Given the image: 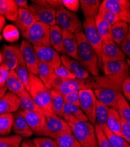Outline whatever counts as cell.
Here are the masks:
<instances>
[{"label":"cell","mask_w":130,"mask_h":147,"mask_svg":"<svg viewBox=\"0 0 130 147\" xmlns=\"http://www.w3.org/2000/svg\"><path fill=\"white\" fill-rule=\"evenodd\" d=\"M129 69L121 72L109 76H99L89 77L86 78L67 80L61 87L59 91L63 95L72 91L101 88L110 89L121 92V84L123 81L129 77Z\"/></svg>","instance_id":"cell-1"},{"label":"cell","mask_w":130,"mask_h":147,"mask_svg":"<svg viewBox=\"0 0 130 147\" xmlns=\"http://www.w3.org/2000/svg\"><path fill=\"white\" fill-rule=\"evenodd\" d=\"M77 41L78 62L93 76H100L98 58L83 32L75 34Z\"/></svg>","instance_id":"cell-2"},{"label":"cell","mask_w":130,"mask_h":147,"mask_svg":"<svg viewBox=\"0 0 130 147\" xmlns=\"http://www.w3.org/2000/svg\"><path fill=\"white\" fill-rule=\"evenodd\" d=\"M27 90L33 101L42 110L45 115L53 114L51 90L46 87L37 76L29 73V80Z\"/></svg>","instance_id":"cell-3"},{"label":"cell","mask_w":130,"mask_h":147,"mask_svg":"<svg viewBox=\"0 0 130 147\" xmlns=\"http://www.w3.org/2000/svg\"><path fill=\"white\" fill-rule=\"evenodd\" d=\"M67 123L81 147H98L95 127L90 121Z\"/></svg>","instance_id":"cell-4"},{"label":"cell","mask_w":130,"mask_h":147,"mask_svg":"<svg viewBox=\"0 0 130 147\" xmlns=\"http://www.w3.org/2000/svg\"><path fill=\"white\" fill-rule=\"evenodd\" d=\"M83 26L85 31L84 34L86 38L97 56L99 69H102V51L103 42L97 30L94 17L85 18V21L83 24Z\"/></svg>","instance_id":"cell-5"},{"label":"cell","mask_w":130,"mask_h":147,"mask_svg":"<svg viewBox=\"0 0 130 147\" xmlns=\"http://www.w3.org/2000/svg\"><path fill=\"white\" fill-rule=\"evenodd\" d=\"M56 25L62 30L73 34L83 32V26L78 16L62 7L56 11Z\"/></svg>","instance_id":"cell-6"},{"label":"cell","mask_w":130,"mask_h":147,"mask_svg":"<svg viewBox=\"0 0 130 147\" xmlns=\"http://www.w3.org/2000/svg\"><path fill=\"white\" fill-rule=\"evenodd\" d=\"M50 26L38 21L30 27L23 37L33 46L50 47Z\"/></svg>","instance_id":"cell-7"},{"label":"cell","mask_w":130,"mask_h":147,"mask_svg":"<svg viewBox=\"0 0 130 147\" xmlns=\"http://www.w3.org/2000/svg\"><path fill=\"white\" fill-rule=\"evenodd\" d=\"M45 117V137L56 140L63 133L72 132L70 127L63 118L59 117L54 114H46Z\"/></svg>","instance_id":"cell-8"},{"label":"cell","mask_w":130,"mask_h":147,"mask_svg":"<svg viewBox=\"0 0 130 147\" xmlns=\"http://www.w3.org/2000/svg\"><path fill=\"white\" fill-rule=\"evenodd\" d=\"M80 108L87 116L89 121L93 125L96 124V109L97 98L91 90H80Z\"/></svg>","instance_id":"cell-9"},{"label":"cell","mask_w":130,"mask_h":147,"mask_svg":"<svg viewBox=\"0 0 130 147\" xmlns=\"http://www.w3.org/2000/svg\"><path fill=\"white\" fill-rule=\"evenodd\" d=\"M20 50L23 55L28 72L38 76L40 61L33 46L27 40H23L20 46Z\"/></svg>","instance_id":"cell-10"},{"label":"cell","mask_w":130,"mask_h":147,"mask_svg":"<svg viewBox=\"0 0 130 147\" xmlns=\"http://www.w3.org/2000/svg\"><path fill=\"white\" fill-rule=\"evenodd\" d=\"M101 5L113 12L121 21H124L130 26V1L104 0Z\"/></svg>","instance_id":"cell-11"},{"label":"cell","mask_w":130,"mask_h":147,"mask_svg":"<svg viewBox=\"0 0 130 147\" xmlns=\"http://www.w3.org/2000/svg\"><path fill=\"white\" fill-rule=\"evenodd\" d=\"M33 47L40 62L48 65L53 69L62 64L60 55L51 46H33Z\"/></svg>","instance_id":"cell-12"},{"label":"cell","mask_w":130,"mask_h":147,"mask_svg":"<svg viewBox=\"0 0 130 147\" xmlns=\"http://www.w3.org/2000/svg\"><path fill=\"white\" fill-rule=\"evenodd\" d=\"M28 9L36 18L37 21L50 26L56 25V11L54 9L39 7L33 3L28 5Z\"/></svg>","instance_id":"cell-13"},{"label":"cell","mask_w":130,"mask_h":147,"mask_svg":"<svg viewBox=\"0 0 130 147\" xmlns=\"http://www.w3.org/2000/svg\"><path fill=\"white\" fill-rule=\"evenodd\" d=\"M23 114L33 134L38 136H45L46 125V117L45 114L25 111H23Z\"/></svg>","instance_id":"cell-14"},{"label":"cell","mask_w":130,"mask_h":147,"mask_svg":"<svg viewBox=\"0 0 130 147\" xmlns=\"http://www.w3.org/2000/svg\"><path fill=\"white\" fill-rule=\"evenodd\" d=\"M125 58V55L113 41L103 42L102 51L103 65L112 61H124Z\"/></svg>","instance_id":"cell-15"},{"label":"cell","mask_w":130,"mask_h":147,"mask_svg":"<svg viewBox=\"0 0 130 147\" xmlns=\"http://www.w3.org/2000/svg\"><path fill=\"white\" fill-rule=\"evenodd\" d=\"M94 93L97 100L115 109H118V103L121 92H118L110 89L101 88L94 91Z\"/></svg>","instance_id":"cell-16"},{"label":"cell","mask_w":130,"mask_h":147,"mask_svg":"<svg viewBox=\"0 0 130 147\" xmlns=\"http://www.w3.org/2000/svg\"><path fill=\"white\" fill-rule=\"evenodd\" d=\"M13 130L15 135L22 138H29L33 134L28 125L22 109H19L14 113Z\"/></svg>","instance_id":"cell-17"},{"label":"cell","mask_w":130,"mask_h":147,"mask_svg":"<svg viewBox=\"0 0 130 147\" xmlns=\"http://www.w3.org/2000/svg\"><path fill=\"white\" fill-rule=\"evenodd\" d=\"M37 21L36 18L28 9H18V16L14 22L21 31L22 36H24L30 27Z\"/></svg>","instance_id":"cell-18"},{"label":"cell","mask_w":130,"mask_h":147,"mask_svg":"<svg viewBox=\"0 0 130 147\" xmlns=\"http://www.w3.org/2000/svg\"><path fill=\"white\" fill-rule=\"evenodd\" d=\"M19 97L10 91L7 92L0 99V114L14 113L19 109Z\"/></svg>","instance_id":"cell-19"},{"label":"cell","mask_w":130,"mask_h":147,"mask_svg":"<svg viewBox=\"0 0 130 147\" xmlns=\"http://www.w3.org/2000/svg\"><path fill=\"white\" fill-rule=\"evenodd\" d=\"M63 118L66 122L89 121L80 107L67 102H65L64 104Z\"/></svg>","instance_id":"cell-20"},{"label":"cell","mask_w":130,"mask_h":147,"mask_svg":"<svg viewBox=\"0 0 130 147\" xmlns=\"http://www.w3.org/2000/svg\"><path fill=\"white\" fill-rule=\"evenodd\" d=\"M61 58L62 64L72 72L76 78L82 79L90 77V74L77 61L69 57L67 55H62Z\"/></svg>","instance_id":"cell-21"},{"label":"cell","mask_w":130,"mask_h":147,"mask_svg":"<svg viewBox=\"0 0 130 147\" xmlns=\"http://www.w3.org/2000/svg\"><path fill=\"white\" fill-rule=\"evenodd\" d=\"M3 61L1 65H4L9 71L15 70L17 65L16 45H4L1 51Z\"/></svg>","instance_id":"cell-22"},{"label":"cell","mask_w":130,"mask_h":147,"mask_svg":"<svg viewBox=\"0 0 130 147\" xmlns=\"http://www.w3.org/2000/svg\"><path fill=\"white\" fill-rule=\"evenodd\" d=\"M63 41L66 55L78 61L77 41L75 34L62 30Z\"/></svg>","instance_id":"cell-23"},{"label":"cell","mask_w":130,"mask_h":147,"mask_svg":"<svg viewBox=\"0 0 130 147\" xmlns=\"http://www.w3.org/2000/svg\"><path fill=\"white\" fill-rule=\"evenodd\" d=\"M0 14L15 22L18 16V8L14 0H0Z\"/></svg>","instance_id":"cell-24"},{"label":"cell","mask_w":130,"mask_h":147,"mask_svg":"<svg viewBox=\"0 0 130 147\" xmlns=\"http://www.w3.org/2000/svg\"><path fill=\"white\" fill-rule=\"evenodd\" d=\"M50 43L57 53L62 54V55H66L63 45L62 30L57 25L51 26Z\"/></svg>","instance_id":"cell-25"},{"label":"cell","mask_w":130,"mask_h":147,"mask_svg":"<svg viewBox=\"0 0 130 147\" xmlns=\"http://www.w3.org/2000/svg\"><path fill=\"white\" fill-rule=\"evenodd\" d=\"M15 45L17 55V65L15 71L21 80L23 84H24L27 90L29 84V72L28 71L24 59H23V55L21 51L20 47L17 45Z\"/></svg>","instance_id":"cell-26"},{"label":"cell","mask_w":130,"mask_h":147,"mask_svg":"<svg viewBox=\"0 0 130 147\" xmlns=\"http://www.w3.org/2000/svg\"><path fill=\"white\" fill-rule=\"evenodd\" d=\"M21 109L28 112L44 113L43 110L36 104L27 90L22 92L18 96Z\"/></svg>","instance_id":"cell-27"},{"label":"cell","mask_w":130,"mask_h":147,"mask_svg":"<svg viewBox=\"0 0 130 147\" xmlns=\"http://www.w3.org/2000/svg\"><path fill=\"white\" fill-rule=\"evenodd\" d=\"M6 86L10 92L17 96L26 90L24 84H23L15 70L9 71L6 82Z\"/></svg>","instance_id":"cell-28"},{"label":"cell","mask_w":130,"mask_h":147,"mask_svg":"<svg viewBox=\"0 0 130 147\" xmlns=\"http://www.w3.org/2000/svg\"><path fill=\"white\" fill-rule=\"evenodd\" d=\"M94 20L97 30L103 40V42H107L113 41L111 26L104 21L99 14L94 17Z\"/></svg>","instance_id":"cell-29"},{"label":"cell","mask_w":130,"mask_h":147,"mask_svg":"<svg viewBox=\"0 0 130 147\" xmlns=\"http://www.w3.org/2000/svg\"><path fill=\"white\" fill-rule=\"evenodd\" d=\"M81 10L85 18L94 17L99 13L100 0H80Z\"/></svg>","instance_id":"cell-30"},{"label":"cell","mask_w":130,"mask_h":147,"mask_svg":"<svg viewBox=\"0 0 130 147\" xmlns=\"http://www.w3.org/2000/svg\"><path fill=\"white\" fill-rule=\"evenodd\" d=\"M129 26L127 23L120 21L111 26L112 40L117 45H120L128 35Z\"/></svg>","instance_id":"cell-31"},{"label":"cell","mask_w":130,"mask_h":147,"mask_svg":"<svg viewBox=\"0 0 130 147\" xmlns=\"http://www.w3.org/2000/svg\"><path fill=\"white\" fill-rule=\"evenodd\" d=\"M107 125L113 133L122 137L121 119L117 109L110 108Z\"/></svg>","instance_id":"cell-32"},{"label":"cell","mask_w":130,"mask_h":147,"mask_svg":"<svg viewBox=\"0 0 130 147\" xmlns=\"http://www.w3.org/2000/svg\"><path fill=\"white\" fill-rule=\"evenodd\" d=\"M51 93L53 114L59 117L63 118V108L65 102L63 95L59 90H51Z\"/></svg>","instance_id":"cell-33"},{"label":"cell","mask_w":130,"mask_h":147,"mask_svg":"<svg viewBox=\"0 0 130 147\" xmlns=\"http://www.w3.org/2000/svg\"><path fill=\"white\" fill-rule=\"evenodd\" d=\"M129 69L128 64L124 61H112L103 65L102 70L105 76L113 75Z\"/></svg>","instance_id":"cell-34"},{"label":"cell","mask_w":130,"mask_h":147,"mask_svg":"<svg viewBox=\"0 0 130 147\" xmlns=\"http://www.w3.org/2000/svg\"><path fill=\"white\" fill-rule=\"evenodd\" d=\"M55 75V74L52 68L43 63H39L38 77L46 87L50 90H51V84Z\"/></svg>","instance_id":"cell-35"},{"label":"cell","mask_w":130,"mask_h":147,"mask_svg":"<svg viewBox=\"0 0 130 147\" xmlns=\"http://www.w3.org/2000/svg\"><path fill=\"white\" fill-rule=\"evenodd\" d=\"M101 128L113 147H130V144L128 142L122 137L113 133L107 125L101 127Z\"/></svg>","instance_id":"cell-36"},{"label":"cell","mask_w":130,"mask_h":147,"mask_svg":"<svg viewBox=\"0 0 130 147\" xmlns=\"http://www.w3.org/2000/svg\"><path fill=\"white\" fill-rule=\"evenodd\" d=\"M14 113L0 114V136H6L11 134L13 127Z\"/></svg>","instance_id":"cell-37"},{"label":"cell","mask_w":130,"mask_h":147,"mask_svg":"<svg viewBox=\"0 0 130 147\" xmlns=\"http://www.w3.org/2000/svg\"><path fill=\"white\" fill-rule=\"evenodd\" d=\"M110 107L97 100L96 109V124L100 127L107 125Z\"/></svg>","instance_id":"cell-38"},{"label":"cell","mask_w":130,"mask_h":147,"mask_svg":"<svg viewBox=\"0 0 130 147\" xmlns=\"http://www.w3.org/2000/svg\"><path fill=\"white\" fill-rule=\"evenodd\" d=\"M56 141L59 147H81L72 132H65L60 135Z\"/></svg>","instance_id":"cell-39"},{"label":"cell","mask_w":130,"mask_h":147,"mask_svg":"<svg viewBox=\"0 0 130 147\" xmlns=\"http://www.w3.org/2000/svg\"><path fill=\"white\" fill-rule=\"evenodd\" d=\"M117 111L122 120L130 123V106L123 94L120 96Z\"/></svg>","instance_id":"cell-40"},{"label":"cell","mask_w":130,"mask_h":147,"mask_svg":"<svg viewBox=\"0 0 130 147\" xmlns=\"http://www.w3.org/2000/svg\"><path fill=\"white\" fill-rule=\"evenodd\" d=\"M23 138L18 135L0 137V147H20Z\"/></svg>","instance_id":"cell-41"},{"label":"cell","mask_w":130,"mask_h":147,"mask_svg":"<svg viewBox=\"0 0 130 147\" xmlns=\"http://www.w3.org/2000/svg\"><path fill=\"white\" fill-rule=\"evenodd\" d=\"M98 14L100 17L106 22H107L110 26H113L117 22H119L121 20L119 18L115 13L110 10L104 8L103 6L100 5Z\"/></svg>","instance_id":"cell-42"},{"label":"cell","mask_w":130,"mask_h":147,"mask_svg":"<svg viewBox=\"0 0 130 147\" xmlns=\"http://www.w3.org/2000/svg\"><path fill=\"white\" fill-rule=\"evenodd\" d=\"M3 37L10 42H14L18 41L19 38V32L18 28L13 25L5 26L3 30Z\"/></svg>","instance_id":"cell-43"},{"label":"cell","mask_w":130,"mask_h":147,"mask_svg":"<svg viewBox=\"0 0 130 147\" xmlns=\"http://www.w3.org/2000/svg\"><path fill=\"white\" fill-rule=\"evenodd\" d=\"M32 142L36 147H59L56 140L48 137H38Z\"/></svg>","instance_id":"cell-44"},{"label":"cell","mask_w":130,"mask_h":147,"mask_svg":"<svg viewBox=\"0 0 130 147\" xmlns=\"http://www.w3.org/2000/svg\"><path fill=\"white\" fill-rule=\"evenodd\" d=\"M94 127L98 147H113L101 127L96 124L94 125Z\"/></svg>","instance_id":"cell-45"},{"label":"cell","mask_w":130,"mask_h":147,"mask_svg":"<svg viewBox=\"0 0 130 147\" xmlns=\"http://www.w3.org/2000/svg\"><path fill=\"white\" fill-rule=\"evenodd\" d=\"M53 72L56 75L66 80H74L76 78L73 74L62 64L59 67L54 69Z\"/></svg>","instance_id":"cell-46"},{"label":"cell","mask_w":130,"mask_h":147,"mask_svg":"<svg viewBox=\"0 0 130 147\" xmlns=\"http://www.w3.org/2000/svg\"><path fill=\"white\" fill-rule=\"evenodd\" d=\"M63 98L65 102L80 107V96L79 91L70 92L63 95Z\"/></svg>","instance_id":"cell-47"},{"label":"cell","mask_w":130,"mask_h":147,"mask_svg":"<svg viewBox=\"0 0 130 147\" xmlns=\"http://www.w3.org/2000/svg\"><path fill=\"white\" fill-rule=\"evenodd\" d=\"M62 4L68 11L75 14L78 12L80 5L79 0H62Z\"/></svg>","instance_id":"cell-48"},{"label":"cell","mask_w":130,"mask_h":147,"mask_svg":"<svg viewBox=\"0 0 130 147\" xmlns=\"http://www.w3.org/2000/svg\"><path fill=\"white\" fill-rule=\"evenodd\" d=\"M120 47L121 51L124 53L125 56H127L129 58H130V26H129V31L128 35L120 45Z\"/></svg>","instance_id":"cell-49"},{"label":"cell","mask_w":130,"mask_h":147,"mask_svg":"<svg viewBox=\"0 0 130 147\" xmlns=\"http://www.w3.org/2000/svg\"><path fill=\"white\" fill-rule=\"evenodd\" d=\"M122 137L130 144V123L121 119Z\"/></svg>","instance_id":"cell-50"},{"label":"cell","mask_w":130,"mask_h":147,"mask_svg":"<svg viewBox=\"0 0 130 147\" xmlns=\"http://www.w3.org/2000/svg\"><path fill=\"white\" fill-rule=\"evenodd\" d=\"M121 91L124 97L130 101V77L123 81L121 84Z\"/></svg>","instance_id":"cell-51"},{"label":"cell","mask_w":130,"mask_h":147,"mask_svg":"<svg viewBox=\"0 0 130 147\" xmlns=\"http://www.w3.org/2000/svg\"><path fill=\"white\" fill-rule=\"evenodd\" d=\"M9 71L3 65H0V86L6 85Z\"/></svg>","instance_id":"cell-52"},{"label":"cell","mask_w":130,"mask_h":147,"mask_svg":"<svg viewBox=\"0 0 130 147\" xmlns=\"http://www.w3.org/2000/svg\"><path fill=\"white\" fill-rule=\"evenodd\" d=\"M50 8L57 11L60 8L64 7L62 4V1L61 0H46Z\"/></svg>","instance_id":"cell-53"},{"label":"cell","mask_w":130,"mask_h":147,"mask_svg":"<svg viewBox=\"0 0 130 147\" xmlns=\"http://www.w3.org/2000/svg\"><path fill=\"white\" fill-rule=\"evenodd\" d=\"M15 2L18 9H28V8L27 0H15Z\"/></svg>","instance_id":"cell-54"},{"label":"cell","mask_w":130,"mask_h":147,"mask_svg":"<svg viewBox=\"0 0 130 147\" xmlns=\"http://www.w3.org/2000/svg\"><path fill=\"white\" fill-rule=\"evenodd\" d=\"M31 2L32 3H33L39 7H42L46 8H50L48 3L46 1V0H32Z\"/></svg>","instance_id":"cell-55"},{"label":"cell","mask_w":130,"mask_h":147,"mask_svg":"<svg viewBox=\"0 0 130 147\" xmlns=\"http://www.w3.org/2000/svg\"><path fill=\"white\" fill-rule=\"evenodd\" d=\"M7 87L5 85H4V86H0V99L1 98L4 96V95L7 93Z\"/></svg>","instance_id":"cell-56"},{"label":"cell","mask_w":130,"mask_h":147,"mask_svg":"<svg viewBox=\"0 0 130 147\" xmlns=\"http://www.w3.org/2000/svg\"><path fill=\"white\" fill-rule=\"evenodd\" d=\"M5 24V20L4 17L0 14V33H1V31L4 27Z\"/></svg>","instance_id":"cell-57"},{"label":"cell","mask_w":130,"mask_h":147,"mask_svg":"<svg viewBox=\"0 0 130 147\" xmlns=\"http://www.w3.org/2000/svg\"><path fill=\"white\" fill-rule=\"evenodd\" d=\"M20 147H32V146L29 142L28 139H26L23 142H22Z\"/></svg>","instance_id":"cell-58"},{"label":"cell","mask_w":130,"mask_h":147,"mask_svg":"<svg viewBox=\"0 0 130 147\" xmlns=\"http://www.w3.org/2000/svg\"><path fill=\"white\" fill-rule=\"evenodd\" d=\"M28 140H29V144H31V146H32V147H36V146H35L34 145V144H33V142H32V140L28 139Z\"/></svg>","instance_id":"cell-59"},{"label":"cell","mask_w":130,"mask_h":147,"mask_svg":"<svg viewBox=\"0 0 130 147\" xmlns=\"http://www.w3.org/2000/svg\"><path fill=\"white\" fill-rule=\"evenodd\" d=\"M2 61H3L2 54H1V52H0V65H1V63H2Z\"/></svg>","instance_id":"cell-60"},{"label":"cell","mask_w":130,"mask_h":147,"mask_svg":"<svg viewBox=\"0 0 130 147\" xmlns=\"http://www.w3.org/2000/svg\"><path fill=\"white\" fill-rule=\"evenodd\" d=\"M2 40H3V36L1 35H0V42Z\"/></svg>","instance_id":"cell-61"}]
</instances>
